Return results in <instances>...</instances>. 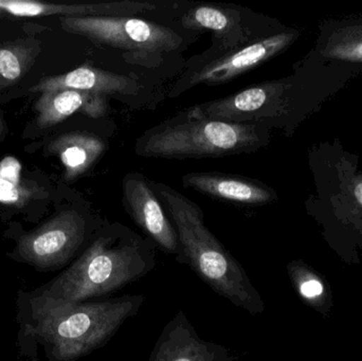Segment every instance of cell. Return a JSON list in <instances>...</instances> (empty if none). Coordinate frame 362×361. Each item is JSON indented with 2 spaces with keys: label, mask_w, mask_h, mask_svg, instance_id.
<instances>
[{
  "label": "cell",
  "mask_w": 362,
  "mask_h": 361,
  "mask_svg": "<svg viewBox=\"0 0 362 361\" xmlns=\"http://www.w3.org/2000/svg\"><path fill=\"white\" fill-rule=\"evenodd\" d=\"M144 302V295L68 303L18 294L17 345L23 361H76L107 345Z\"/></svg>",
  "instance_id": "cell-1"
},
{
  "label": "cell",
  "mask_w": 362,
  "mask_h": 361,
  "mask_svg": "<svg viewBox=\"0 0 362 361\" xmlns=\"http://www.w3.org/2000/svg\"><path fill=\"white\" fill-rule=\"evenodd\" d=\"M156 245L120 226L98 231L84 252L35 294L62 302L93 301L119 292L154 271Z\"/></svg>",
  "instance_id": "cell-2"
},
{
  "label": "cell",
  "mask_w": 362,
  "mask_h": 361,
  "mask_svg": "<svg viewBox=\"0 0 362 361\" xmlns=\"http://www.w3.org/2000/svg\"><path fill=\"white\" fill-rule=\"evenodd\" d=\"M150 184L173 218L182 252L180 264L189 266L215 294L238 309L253 316L263 313L261 295L242 264L209 230L202 209L168 184Z\"/></svg>",
  "instance_id": "cell-3"
},
{
  "label": "cell",
  "mask_w": 362,
  "mask_h": 361,
  "mask_svg": "<svg viewBox=\"0 0 362 361\" xmlns=\"http://www.w3.org/2000/svg\"><path fill=\"white\" fill-rule=\"evenodd\" d=\"M269 141L263 123H229L185 114L144 134L136 144L139 156L206 158L253 153Z\"/></svg>",
  "instance_id": "cell-4"
},
{
  "label": "cell",
  "mask_w": 362,
  "mask_h": 361,
  "mask_svg": "<svg viewBox=\"0 0 362 361\" xmlns=\"http://www.w3.org/2000/svg\"><path fill=\"white\" fill-rule=\"evenodd\" d=\"M95 235L82 213L64 210L42 226L19 235L8 256L40 273L64 271L86 250Z\"/></svg>",
  "instance_id": "cell-5"
},
{
  "label": "cell",
  "mask_w": 362,
  "mask_h": 361,
  "mask_svg": "<svg viewBox=\"0 0 362 361\" xmlns=\"http://www.w3.org/2000/svg\"><path fill=\"white\" fill-rule=\"evenodd\" d=\"M59 23L66 32L132 52H171L182 42L170 28L132 16L59 17Z\"/></svg>",
  "instance_id": "cell-6"
},
{
  "label": "cell",
  "mask_w": 362,
  "mask_h": 361,
  "mask_svg": "<svg viewBox=\"0 0 362 361\" xmlns=\"http://www.w3.org/2000/svg\"><path fill=\"white\" fill-rule=\"evenodd\" d=\"M295 85L291 78L253 85L223 99L194 106L185 114L229 123H263L291 110Z\"/></svg>",
  "instance_id": "cell-7"
},
{
  "label": "cell",
  "mask_w": 362,
  "mask_h": 361,
  "mask_svg": "<svg viewBox=\"0 0 362 361\" xmlns=\"http://www.w3.org/2000/svg\"><path fill=\"white\" fill-rule=\"evenodd\" d=\"M123 194L127 213L151 241L180 263L182 252L175 226L163 211L160 201L141 174L132 173L123 179Z\"/></svg>",
  "instance_id": "cell-8"
},
{
  "label": "cell",
  "mask_w": 362,
  "mask_h": 361,
  "mask_svg": "<svg viewBox=\"0 0 362 361\" xmlns=\"http://www.w3.org/2000/svg\"><path fill=\"white\" fill-rule=\"evenodd\" d=\"M297 30H286L261 38L238 51L226 53L200 68L191 76L189 87L195 85H221L259 67L286 50L299 37Z\"/></svg>",
  "instance_id": "cell-9"
},
{
  "label": "cell",
  "mask_w": 362,
  "mask_h": 361,
  "mask_svg": "<svg viewBox=\"0 0 362 361\" xmlns=\"http://www.w3.org/2000/svg\"><path fill=\"white\" fill-rule=\"evenodd\" d=\"M238 356L198 335L185 312H177L163 329L148 361H236Z\"/></svg>",
  "instance_id": "cell-10"
},
{
  "label": "cell",
  "mask_w": 362,
  "mask_h": 361,
  "mask_svg": "<svg viewBox=\"0 0 362 361\" xmlns=\"http://www.w3.org/2000/svg\"><path fill=\"white\" fill-rule=\"evenodd\" d=\"M181 182L185 188L238 205L263 206L276 199V193L269 187L243 176L189 173Z\"/></svg>",
  "instance_id": "cell-11"
},
{
  "label": "cell",
  "mask_w": 362,
  "mask_h": 361,
  "mask_svg": "<svg viewBox=\"0 0 362 361\" xmlns=\"http://www.w3.org/2000/svg\"><path fill=\"white\" fill-rule=\"evenodd\" d=\"M151 2H102L86 4H53L21 0H0V16L40 17L59 15L61 17L80 16H132L137 13L155 10Z\"/></svg>",
  "instance_id": "cell-12"
},
{
  "label": "cell",
  "mask_w": 362,
  "mask_h": 361,
  "mask_svg": "<svg viewBox=\"0 0 362 361\" xmlns=\"http://www.w3.org/2000/svg\"><path fill=\"white\" fill-rule=\"evenodd\" d=\"M138 83L127 76L112 73L99 68L82 66L67 73L40 78L30 88V93L74 89L99 95H132L138 90Z\"/></svg>",
  "instance_id": "cell-13"
},
{
  "label": "cell",
  "mask_w": 362,
  "mask_h": 361,
  "mask_svg": "<svg viewBox=\"0 0 362 361\" xmlns=\"http://www.w3.org/2000/svg\"><path fill=\"white\" fill-rule=\"evenodd\" d=\"M35 110L38 126L48 129L63 122L76 112H82L93 119L101 118L107 112V99L105 95L74 89L46 91L40 93Z\"/></svg>",
  "instance_id": "cell-14"
},
{
  "label": "cell",
  "mask_w": 362,
  "mask_h": 361,
  "mask_svg": "<svg viewBox=\"0 0 362 361\" xmlns=\"http://www.w3.org/2000/svg\"><path fill=\"white\" fill-rule=\"evenodd\" d=\"M317 53L339 68L362 70V16L329 21L321 28Z\"/></svg>",
  "instance_id": "cell-15"
},
{
  "label": "cell",
  "mask_w": 362,
  "mask_h": 361,
  "mask_svg": "<svg viewBox=\"0 0 362 361\" xmlns=\"http://www.w3.org/2000/svg\"><path fill=\"white\" fill-rule=\"evenodd\" d=\"M105 150L106 143L101 138L86 131L63 134L49 143V152L59 157L68 182L90 170Z\"/></svg>",
  "instance_id": "cell-16"
},
{
  "label": "cell",
  "mask_w": 362,
  "mask_h": 361,
  "mask_svg": "<svg viewBox=\"0 0 362 361\" xmlns=\"http://www.w3.org/2000/svg\"><path fill=\"white\" fill-rule=\"evenodd\" d=\"M181 23L185 29L210 30L226 48L245 44L247 33L240 23V14L231 8L202 4L189 8L183 14Z\"/></svg>",
  "instance_id": "cell-17"
},
{
  "label": "cell",
  "mask_w": 362,
  "mask_h": 361,
  "mask_svg": "<svg viewBox=\"0 0 362 361\" xmlns=\"http://www.w3.org/2000/svg\"><path fill=\"white\" fill-rule=\"evenodd\" d=\"M287 273L302 301L315 311L327 316L333 307V296L322 276L301 260L291 261L287 265Z\"/></svg>",
  "instance_id": "cell-18"
},
{
  "label": "cell",
  "mask_w": 362,
  "mask_h": 361,
  "mask_svg": "<svg viewBox=\"0 0 362 361\" xmlns=\"http://www.w3.org/2000/svg\"><path fill=\"white\" fill-rule=\"evenodd\" d=\"M40 52V42L25 38L0 46V89L18 83L31 69Z\"/></svg>",
  "instance_id": "cell-19"
},
{
  "label": "cell",
  "mask_w": 362,
  "mask_h": 361,
  "mask_svg": "<svg viewBox=\"0 0 362 361\" xmlns=\"http://www.w3.org/2000/svg\"><path fill=\"white\" fill-rule=\"evenodd\" d=\"M33 194L31 189L21 184H13L0 177V203L23 207L28 201H31Z\"/></svg>",
  "instance_id": "cell-20"
},
{
  "label": "cell",
  "mask_w": 362,
  "mask_h": 361,
  "mask_svg": "<svg viewBox=\"0 0 362 361\" xmlns=\"http://www.w3.org/2000/svg\"><path fill=\"white\" fill-rule=\"evenodd\" d=\"M21 163L13 157H6L0 162V177L13 184H21Z\"/></svg>",
  "instance_id": "cell-21"
},
{
  "label": "cell",
  "mask_w": 362,
  "mask_h": 361,
  "mask_svg": "<svg viewBox=\"0 0 362 361\" xmlns=\"http://www.w3.org/2000/svg\"><path fill=\"white\" fill-rule=\"evenodd\" d=\"M353 196L362 209V177L356 178L352 187Z\"/></svg>",
  "instance_id": "cell-22"
}]
</instances>
